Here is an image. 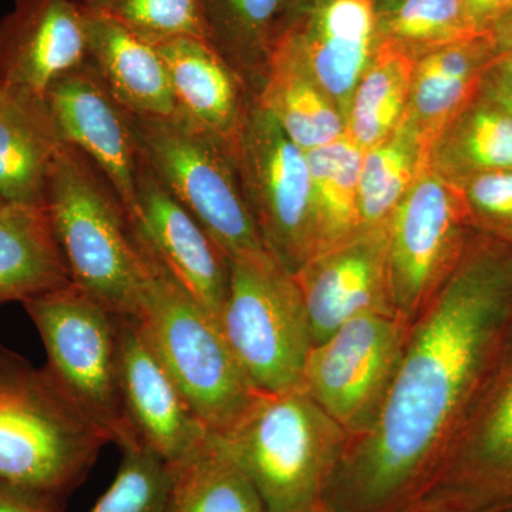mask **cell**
I'll use <instances>...</instances> for the list:
<instances>
[{
    "label": "cell",
    "mask_w": 512,
    "mask_h": 512,
    "mask_svg": "<svg viewBox=\"0 0 512 512\" xmlns=\"http://www.w3.org/2000/svg\"><path fill=\"white\" fill-rule=\"evenodd\" d=\"M511 326L512 247L477 232L456 271L409 326L379 417L350 441L322 503L332 512L412 510Z\"/></svg>",
    "instance_id": "obj_1"
},
{
    "label": "cell",
    "mask_w": 512,
    "mask_h": 512,
    "mask_svg": "<svg viewBox=\"0 0 512 512\" xmlns=\"http://www.w3.org/2000/svg\"><path fill=\"white\" fill-rule=\"evenodd\" d=\"M43 205L73 284L110 312L138 318L150 259L116 192L76 148L57 151Z\"/></svg>",
    "instance_id": "obj_2"
},
{
    "label": "cell",
    "mask_w": 512,
    "mask_h": 512,
    "mask_svg": "<svg viewBox=\"0 0 512 512\" xmlns=\"http://www.w3.org/2000/svg\"><path fill=\"white\" fill-rule=\"evenodd\" d=\"M109 441L46 366L0 345V481L66 501Z\"/></svg>",
    "instance_id": "obj_3"
},
{
    "label": "cell",
    "mask_w": 512,
    "mask_h": 512,
    "mask_svg": "<svg viewBox=\"0 0 512 512\" xmlns=\"http://www.w3.org/2000/svg\"><path fill=\"white\" fill-rule=\"evenodd\" d=\"M217 437L266 512H301L322 503L352 440L302 386L259 393L235 426Z\"/></svg>",
    "instance_id": "obj_4"
},
{
    "label": "cell",
    "mask_w": 512,
    "mask_h": 512,
    "mask_svg": "<svg viewBox=\"0 0 512 512\" xmlns=\"http://www.w3.org/2000/svg\"><path fill=\"white\" fill-rule=\"evenodd\" d=\"M147 255L151 275L138 320L192 412L211 434L224 436L261 392L239 365L218 319L156 256Z\"/></svg>",
    "instance_id": "obj_5"
},
{
    "label": "cell",
    "mask_w": 512,
    "mask_h": 512,
    "mask_svg": "<svg viewBox=\"0 0 512 512\" xmlns=\"http://www.w3.org/2000/svg\"><path fill=\"white\" fill-rule=\"evenodd\" d=\"M131 116L141 158L207 229L228 261L272 255L256 227L224 141L183 111L171 117Z\"/></svg>",
    "instance_id": "obj_6"
},
{
    "label": "cell",
    "mask_w": 512,
    "mask_h": 512,
    "mask_svg": "<svg viewBox=\"0 0 512 512\" xmlns=\"http://www.w3.org/2000/svg\"><path fill=\"white\" fill-rule=\"evenodd\" d=\"M228 266L218 322L239 365L259 392L301 387L313 338L293 275L272 255Z\"/></svg>",
    "instance_id": "obj_7"
},
{
    "label": "cell",
    "mask_w": 512,
    "mask_h": 512,
    "mask_svg": "<svg viewBox=\"0 0 512 512\" xmlns=\"http://www.w3.org/2000/svg\"><path fill=\"white\" fill-rule=\"evenodd\" d=\"M23 306L64 392L117 446L138 440L121 400L120 316L74 284Z\"/></svg>",
    "instance_id": "obj_8"
},
{
    "label": "cell",
    "mask_w": 512,
    "mask_h": 512,
    "mask_svg": "<svg viewBox=\"0 0 512 512\" xmlns=\"http://www.w3.org/2000/svg\"><path fill=\"white\" fill-rule=\"evenodd\" d=\"M510 507L512 326L436 476L409 511L500 512Z\"/></svg>",
    "instance_id": "obj_9"
},
{
    "label": "cell",
    "mask_w": 512,
    "mask_h": 512,
    "mask_svg": "<svg viewBox=\"0 0 512 512\" xmlns=\"http://www.w3.org/2000/svg\"><path fill=\"white\" fill-rule=\"evenodd\" d=\"M231 154L265 247L295 274L315 254L306 151L252 97Z\"/></svg>",
    "instance_id": "obj_10"
},
{
    "label": "cell",
    "mask_w": 512,
    "mask_h": 512,
    "mask_svg": "<svg viewBox=\"0 0 512 512\" xmlns=\"http://www.w3.org/2000/svg\"><path fill=\"white\" fill-rule=\"evenodd\" d=\"M476 234L460 190L424 165L387 225L394 311L404 325L426 311Z\"/></svg>",
    "instance_id": "obj_11"
},
{
    "label": "cell",
    "mask_w": 512,
    "mask_h": 512,
    "mask_svg": "<svg viewBox=\"0 0 512 512\" xmlns=\"http://www.w3.org/2000/svg\"><path fill=\"white\" fill-rule=\"evenodd\" d=\"M407 333L409 326L396 316L366 313L313 345L302 387L352 440L372 429L379 417Z\"/></svg>",
    "instance_id": "obj_12"
},
{
    "label": "cell",
    "mask_w": 512,
    "mask_h": 512,
    "mask_svg": "<svg viewBox=\"0 0 512 512\" xmlns=\"http://www.w3.org/2000/svg\"><path fill=\"white\" fill-rule=\"evenodd\" d=\"M64 144L76 148L106 178L133 222L140 151L133 116L110 93L92 63H84L46 93Z\"/></svg>",
    "instance_id": "obj_13"
},
{
    "label": "cell",
    "mask_w": 512,
    "mask_h": 512,
    "mask_svg": "<svg viewBox=\"0 0 512 512\" xmlns=\"http://www.w3.org/2000/svg\"><path fill=\"white\" fill-rule=\"evenodd\" d=\"M293 279L305 303L313 345L356 316H396L387 227L360 228L352 237L313 255Z\"/></svg>",
    "instance_id": "obj_14"
},
{
    "label": "cell",
    "mask_w": 512,
    "mask_h": 512,
    "mask_svg": "<svg viewBox=\"0 0 512 512\" xmlns=\"http://www.w3.org/2000/svg\"><path fill=\"white\" fill-rule=\"evenodd\" d=\"M87 62L82 0H13L0 20V93L46 97L60 77Z\"/></svg>",
    "instance_id": "obj_15"
},
{
    "label": "cell",
    "mask_w": 512,
    "mask_h": 512,
    "mask_svg": "<svg viewBox=\"0 0 512 512\" xmlns=\"http://www.w3.org/2000/svg\"><path fill=\"white\" fill-rule=\"evenodd\" d=\"M120 390L128 424L170 466L201 450L214 434L192 412L146 338L138 318L120 316Z\"/></svg>",
    "instance_id": "obj_16"
},
{
    "label": "cell",
    "mask_w": 512,
    "mask_h": 512,
    "mask_svg": "<svg viewBox=\"0 0 512 512\" xmlns=\"http://www.w3.org/2000/svg\"><path fill=\"white\" fill-rule=\"evenodd\" d=\"M137 207L131 224L144 247L212 316L220 318L228 289V259L141 156Z\"/></svg>",
    "instance_id": "obj_17"
},
{
    "label": "cell",
    "mask_w": 512,
    "mask_h": 512,
    "mask_svg": "<svg viewBox=\"0 0 512 512\" xmlns=\"http://www.w3.org/2000/svg\"><path fill=\"white\" fill-rule=\"evenodd\" d=\"M282 35L346 120L377 47L375 0H326L292 16Z\"/></svg>",
    "instance_id": "obj_18"
},
{
    "label": "cell",
    "mask_w": 512,
    "mask_h": 512,
    "mask_svg": "<svg viewBox=\"0 0 512 512\" xmlns=\"http://www.w3.org/2000/svg\"><path fill=\"white\" fill-rule=\"evenodd\" d=\"M178 110L227 144L229 150L254 93L210 40L183 37L157 46Z\"/></svg>",
    "instance_id": "obj_19"
},
{
    "label": "cell",
    "mask_w": 512,
    "mask_h": 512,
    "mask_svg": "<svg viewBox=\"0 0 512 512\" xmlns=\"http://www.w3.org/2000/svg\"><path fill=\"white\" fill-rule=\"evenodd\" d=\"M89 62L121 106L138 117H171L177 101L160 50L106 10L87 6Z\"/></svg>",
    "instance_id": "obj_20"
},
{
    "label": "cell",
    "mask_w": 512,
    "mask_h": 512,
    "mask_svg": "<svg viewBox=\"0 0 512 512\" xmlns=\"http://www.w3.org/2000/svg\"><path fill=\"white\" fill-rule=\"evenodd\" d=\"M491 33L437 47L417 59L403 121L427 147L480 93L488 64L497 55Z\"/></svg>",
    "instance_id": "obj_21"
},
{
    "label": "cell",
    "mask_w": 512,
    "mask_h": 512,
    "mask_svg": "<svg viewBox=\"0 0 512 512\" xmlns=\"http://www.w3.org/2000/svg\"><path fill=\"white\" fill-rule=\"evenodd\" d=\"M45 205H0V303L29 302L72 285Z\"/></svg>",
    "instance_id": "obj_22"
},
{
    "label": "cell",
    "mask_w": 512,
    "mask_h": 512,
    "mask_svg": "<svg viewBox=\"0 0 512 512\" xmlns=\"http://www.w3.org/2000/svg\"><path fill=\"white\" fill-rule=\"evenodd\" d=\"M254 97L303 151L326 146L346 134L345 117L282 33Z\"/></svg>",
    "instance_id": "obj_23"
},
{
    "label": "cell",
    "mask_w": 512,
    "mask_h": 512,
    "mask_svg": "<svg viewBox=\"0 0 512 512\" xmlns=\"http://www.w3.org/2000/svg\"><path fill=\"white\" fill-rule=\"evenodd\" d=\"M63 146L45 97L5 94L0 103V198L43 205L46 178Z\"/></svg>",
    "instance_id": "obj_24"
},
{
    "label": "cell",
    "mask_w": 512,
    "mask_h": 512,
    "mask_svg": "<svg viewBox=\"0 0 512 512\" xmlns=\"http://www.w3.org/2000/svg\"><path fill=\"white\" fill-rule=\"evenodd\" d=\"M427 164L456 187L512 170V117L478 94L431 144Z\"/></svg>",
    "instance_id": "obj_25"
},
{
    "label": "cell",
    "mask_w": 512,
    "mask_h": 512,
    "mask_svg": "<svg viewBox=\"0 0 512 512\" xmlns=\"http://www.w3.org/2000/svg\"><path fill=\"white\" fill-rule=\"evenodd\" d=\"M211 45L258 92L292 0H202Z\"/></svg>",
    "instance_id": "obj_26"
},
{
    "label": "cell",
    "mask_w": 512,
    "mask_h": 512,
    "mask_svg": "<svg viewBox=\"0 0 512 512\" xmlns=\"http://www.w3.org/2000/svg\"><path fill=\"white\" fill-rule=\"evenodd\" d=\"M416 62L402 47L377 39L375 55L357 84L346 117V136L360 150L377 146L399 127Z\"/></svg>",
    "instance_id": "obj_27"
},
{
    "label": "cell",
    "mask_w": 512,
    "mask_h": 512,
    "mask_svg": "<svg viewBox=\"0 0 512 512\" xmlns=\"http://www.w3.org/2000/svg\"><path fill=\"white\" fill-rule=\"evenodd\" d=\"M363 151L348 136L306 151L311 173L315 254L360 229L359 171ZM311 259V258H309Z\"/></svg>",
    "instance_id": "obj_28"
},
{
    "label": "cell",
    "mask_w": 512,
    "mask_h": 512,
    "mask_svg": "<svg viewBox=\"0 0 512 512\" xmlns=\"http://www.w3.org/2000/svg\"><path fill=\"white\" fill-rule=\"evenodd\" d=\"M429 157V147L409 124L377 146L363 151L359 171L360 228H383L416 183Z\"/></svg>",
    "instance_id": "obj_29"
},
{
    "label": "cell",
    "mask_w": 512,
    "mask_h": 512,
    "mask_svg": "<svg viewBox=\"0 0 512 512\" xmlns=\"http://www.w3.org/2000/svg\"><path fill=\"white\" fill-rule=\"evenodd\" d=\"M171 470L173 487L165 512H266L254 485L217 436Z\"/></svg>",
    "instance_id": "obj_30"
},
{
    "label": "cell",
    "mask_w": 512,
    "mask_h": 512,
    "mask_svg": "<svg viewBox=\"0 0 512 512\" xmlns=\"http://www.w3.org/2000/svg\"><path fill=\"white\" fill-rule=\"evenodd\" d=\"M477 35L484 33L471 25L464 0H400L377 12V39L402 47L416 60L437 47Z\"/></svg>",
    "instance_id": "obj_31"
},
{
    "label": "cell",
    "mask_w": 512,
    "mask_h": 512,
    "mask_svg": "<svg viewBox=\"0 0 512 512\" xmlns=\"http://www.w3.org/2000/svg\"><path fill=\"white\" fill-rule=\"evenodd\" d=\"M120 448L119 471L89 512H165L173 487L170 464L140 440Z\"/></svg>",
    "instance_id": "obj_32"
},
{
    "label": "cell",
    "mask_w": 512,
    "mask_h": 512,
    "mask_svg": "<svg viewBox=\"0 0 512 512\" xmlns=\"http://www.w3.org/2000/svg\"><path fill=\"white\" fill-rule=\"evenodd\" d=\"M93 8L156 46L183 37L210 40L202 0H104Z\"/></svg>",
    "instance_id": "obj_33"
},
{
    "label": "cell",
    "mask_w": 512,
    "mask_h": 512,
    "mask_svg": "<svg viewBox=\"0 0 512 512\" xmlns=\"http://www.w3.org/2000/svg\"><path fill=\"white\" fill-rule=\"evenodd\" d=\"M457 188L474 231L512 247V170L476 175Z\"/></svg>",
    "instance_id": "obj_34"
},
{
    "label": "cell",
    "mask_w": 512,
    "mask_h": 512,
    "mask_svg": "<svg viewBox=\"0 0 512 512\" xmlns=\"http://www.w3.org/2000/svg\"><path fill=\"white\" fill-rule=\"evenodd\" d=\"M480 96L512 117V55L498 52L485 69Z\"/></svg>",
    "instance_id": "obj_35"
},
{
    "label": "cell",
    "mask_w": 512,
    "mask_h": 512,
    "mask_svg": "<svg viewBox=\"0 0 512 512\" xmlns=\"http://www.w3.org/2000/svg\"><path fill=\"white\" fill-rule=\"evenodd\" d=\"M64 501L0 481V512H63Z\"/></svg>",
    "instance_id": "obj_36"
},
{
    "label": "cell",
    "mask_w": 512,
    "mask_h": 512,
    "mask_svg": "<svg viewBox=\"0 0 512 512\" xmlns=\"http://www.w3.org/2000/svg\"><path fill=\"white\" fill-rule=\"evenodd\" d=\"M471 25L478 33H491L512 10V0H464Z\"/></svg>",
    "instance_id": "obj_37"
},
{
    "label": "cell",
    "mask_w": 512,
    "mask_h": 512,
    "mask_svg": "<svg viewBox=\"0 0 512 512\" xmlns=\"http://www.w3.org/2000/svg\"><path fill=\"white\" fill-rule=\"evenodd\" d=\"M491 35L494 37L498 52L512 55V10L495 25Z\"/></svg>",
    "instance_id": "obj_38"
},
{
    "label": "cell",
    "mask_w": 512,
    "mask_h": 512,
    "mask_svg": "<svg viewBox=\"0 0 512 512\" xmlns=\"http://www.w3.org/2000/svg\"><path fill=\"white\" fill-rule=\"evenodd\" d=\"M326 0H292L291 18L299 15V13L308 12L315 9L316 6L322 5Z\"/></svg>",
    "instance_id": "obj_39"
},
{
    "label": "cell",
    "mask_w": 512,
    "mask_h": 512,
    "mask_svg": "<svg viewBox=\"0 0 512 512\" xmlns=\"http://www.w3.org/2000/svg\"><path fill=\"white\" fill-rule=\"evenodd\" d=\"M397 2H400V0H375L376 10L377 12H383V10L392 8Z\"/></svg>",
    "instance_id": "obj_40"
},
{
    "label": "cell",
    "mask_w": 512,
    "mask_h": 512,
    "mask_svg": "<svg viewBox=\"0 0 512 512\" xmlns=\"http://www.w3.org/2000/svg\"><path fill=\"white\" fill-rule=\"evenodd\" d=\"M301 512H332V511H330L329 508L326 507L325 504L319 503V504L313 505V507H311V508H308V510L301 511Z\"/></svg>",
    "instance_id": "obj_41"
},
{
    "label": "cell",
    "mask_w": 512,
    "mask_h": 512,
    "mask_svg": "<svg viewBox=\"0 0 512 512\" xmlns=\"http://www.w3.org/2000/svg\"><path fill=\"white\" fill-rule=\"evenodd\" d=\"M82 2L87 6H99L104 0H82Z\"/></svg>",
    "instance_id": "obj_42"
},
{
    "label": "cell",
    "mask_w": 512,
    "mask_h": 512,
    "mask_svg": "<svg viewBox=\"0 0 512 512\" xmlns=\"http://www.w3.org/2000/svg\"><path fill=\"white\" fill-rule=\"evenodd\" d=\"M500 512H512V507H510V508H505V510L500 511Z\"/></svg>",
    "instance_id": "obj_43"
},
{
    "label": "cell",
    "mask_w": 512,
    "mask_h": 512,
    "mask_svg": "<svg viewBox=\"0 0 512 512\" xmlns=\"http://www.w3.org/2000/svg\"><path fill=\"white\" fill-rule=\"evenodd\" d=\"M409 512H444V511H409Z\"/></svg>",
    "instance_id": "obj_44"
},
{
    "label": "cell",
    "mask_w": 512,
    "mask_h": 512,
    "mask_svg": "<svg viewBox=\"0 0 512 512\" xmlns=\"http://www.w3.org/2000/svg\"><path fill=\"white\" fill-rule=\"evenodd\" d=\"M3 97H5V94L0 93V103H2Z\"/></svg>",
    "instance_id": "obj_45"
},
{
    "label": "cell",
    "mask_w": 512,
    "mask_h": 512,
    "mask_svg": "<svg viewBox=\"0 0 512 512\" xmlns=\"http://www.w3.org/2000/svg\"><path fill=\"white\" fill-rule=\"evenodd\" d=\"M2 204H3V201H2V198H0V205H2Z\"/></svg>",
    "instance_id": "obj_46"
}]
</instances>
